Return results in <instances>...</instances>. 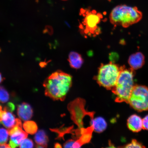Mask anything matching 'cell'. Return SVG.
Returning <instances> with one entry per match:
<instances>
[{
  "label": "cell",
  "instance_id": "2",
  "mask_svg": "<svg viewBox=\"0 0 148 148\" xmlns=\"http://www.w3.org/2000/svg\"><path fill=\"white\" fill-rule=\"evenodd\" d=\"M132 68L121 66L119 77L115 86L112 89L116 96L115 101L118 103H128L134 88V71Z\"/></svg>",
  "mask_w": 148,
  "mask_h": 148
},
{
  "label": "cell",
  "instance_id": "13",
  "mask_svg": "<svg viewBox=\"0 0 148 148\" xmlns=\"http://www.w3.org/2000/svg\"><path fill=\"white\" fill-rule=\"evenodd\" d=\"M35 142L38 144L37 148L47 147L49 138L45 131L43 130H39L34 136Z\"/></svg>",
  "mask_w": 148,
  "mask_h": 148
},
{
  "label": "cell",
  "instance_id": "12",
  "mask_svg": "<svg viewBox=\"0 0 148 148\" xmlns=\"http://www.w3.org/2000/svg\"><path fill=\"white\" fill-rule=\"evenodd\" d=\"M68 61L71 67L75 69L80 68L84 62L81 55L75 51H72L70 53Z\"/></svg>",
  "mask_w": 148,
  "mask_h": 148
},
{
  "label": "cell",
  "instance_id": "1",
  "mask_svg": "<svg viewBox=\"0 0 148 148\" xmlns=\"http://www.w3.org/2000/svg\"><path fill=\"white\" fill-rule=\"evenodd\" d=\"M72 77L69 74L58 70L44 81L45 95L54 100L63 101L71 88Z\"/></svg>",
  "mask_w": 148,
  "mask_h": 148
},
{
  "label": "cell",
  "instance_id": "20",
  "mask_svg": "<svg viewBox=\"0 0 148 148\" xmlns=\"http://www.w3.org/2000/svg\"><path fill=\"white\" fill-rule=\"evenodd\" d=\"M109 58H110L111 62L115 63L118 60L119 57H118V55L117 53L112 52L110 53Z\"/></svg>",
  "mask_w": 148,
  "mask_h": 148
},
{
  "label": "cell",
  "instance_id": "14",
  "mask_svg": "<svg viewBox=\"0 0 148 148\" xmlns=\"http://www.w3.org/2000/svg\"><path fill=\"white\" fill-rule=\"evenodd\" d=\"M91 125L96 132L101 133L103 132L107 127V123L103 118L97 117L92 120Z\"/></svg>",
  "mask_w": 148,
  "mask_h": 148
},
{
  "label": "cell",
  "instance_id": "19",
  "mask_svg": "<svg viewBox=\"0 0 148 148\" xmlns=\"http://www.w3.org/2000/svg\"><path fill=\"white\" fill-rule=\"evenodd\" d=\"M145 147L137 140H133L130 143L125 146V148H143Z\"/></svg>",
  "mask_w": 148,
  "mask_h": 148
},
{
  "label": "cell",
  "instance_id": "17",
  "mask_svg": "<svg viewBox=\"0 0 148 148\" xmlns=\"http://www.w3.org/2000/svg\"><path fill=\"white\" fill-rule=\"evenodd\" d=\"M9 94L3 86H0V101L2 103L7 102L9 100Z\"/></svg>",
  "mask_w": 148,
  "mask_h": 148
},
{
  "label": "cell",
  "instance_id": "22",
  "mask_svg": "<svg viewBox=\"0 0 148 148\" xmlns=\"http://www.w3.org/2000/svg\"><path fill=\"white\" fill-rule=\"evenodd\" d=\"M75 142L73 140H68L64 144V147L65 148L73 147V145Z\"/></svg>",
  "mask_w": 148,
  "mask_h": 148
},
{
  "label": "cell",
  "instance_id": "21",
  "mask_svg": "<svg viewBox=\"0 0 148 148\" xmlns=\"http://www.w3.org/2000/svg\"><path fill=\"white\" fill-rule=\"evenodd\" d=\"M142 119L143 129L148 131V114L145 116Z\"/></svg>",
  "mask_w": 148,
  "mask_h": 148
},
{
  "label": "cell",
  "instance_id": "23",
  "mask_svg": "<svg viewBox=\"0 0 148 148\" xmlns=\"http://www.w3.org/2000/svg\"><path fill=\"white\" fill-rule=\"evenodd\" d=\"M3 80V79L2 77L1 74L0 73V83H1Z\"/></svg>",
  "mask_w": 148,
  "mask_h": 148
},
{
  "label": "cell",
  "instance_id": "7",
  "mask_svg": "<svg viewBox=\"0 0 148 148\" xmlns=\"http://www.w3.org/2000/svg\"><path fill=\"white\" fill-rule=\"evenodd\" d=\"M8 130L10 136L9 145L11 147H18L21 142L27 138L28 136L27 133L22 129L21 122L18 119H17V123L16 125Z\"/></svg>",
  "mask_w": 148,
  "mask_h": 148
},
{
  "label": "cell",
  "instance_id": "24",
  "mask_svg": "<svg viewBox=\"0 0 148 148\" xmlns=\"http://www.w3.org/2000/svg\"><path fill=\"white\" fill-rule=\"evenodd\" d=\"M62 1H67V0H62Z\"/></svg>",
  "mask_w": 148,
  "mask_h": 148
},
{
  "label": "cell",
  "instance_id": "8",
  "mask_svg": "<svg viewBox=\"0 0 148 148\" xmlns=\"http://www.w3.org/2000/svg\"><path fill=\"white\" fill-rule=\"evenodd\" d=\"M14 110L8 105L3 108L0 105V122L8 130L14 127L17 123V119L11 112Z\"/></svg>",
  "mask_w": 148,
  "mask_h": 148
},
{
  "label": "cell",
  "instance_id": "4",
  "mask_svg": "<svg viewBox=\"0 0 148 148\" xmlns=\"http://www.w3.org/2000/svg\"><path fill=\"white\" fill-rule=\"evenodd\" d=\"M121 67L111 62L108 64H101L96 77L98 84L107 90H112L117 82Z\"/></svg>",
  "mask_w": 148,
  "mask_h": 148
},
{
  "label": "cell",
  "instance_id": "3",
  "mask_svg": "<svg viewBox=\"0 0 148 148\" xmlns=\"http://www.w3.org/2000/svg\"><path fill=\"white\" fill-rule=\"evenodd\" d=\"M142 18V13L137 7L125 5H117L113 9L110 17L112 25L125 28L138 23Z\"/></svg>",
  "mask_w": 148,
  "mask_h": 148
},
{
  "label": "cell",
  "instance_id": "18",
  "mask_svg": "<svg viewBox=\"0 0 148 148\" xmlns=\"http://www.w3.org/2000/svg\"><path fill=\"white\" fill-rule=\"evenodd\" d=\"M34 146L32 140L26 138L21 142L20 145V148H33Z\"/></svg>",
  "mask_w": 148,
  "mask_h": 148
},
{
  "label": "cell",
  "instance_id": "16",
  "mask_svg": "<svg viewBox=\"0 0 148 148\" xmlns=\"http://www.w3.org/2000/svg\"><path fill=\"white\" fill-rule=\"evenodd\" d=\"M9 135L8 130L3 128H0V145L7 143Z\"/></svg>",
  "mask_w": 148,
  "mask_h": 148
},
{
  "label": "cell",
  "instance_id": "10",
  "mask_svg": "<svg viewBox=\"0 0 148 148\" xmlns=\"http://www.w3.org/2000/svg\"><path fill=\"white\" fill-rule=\"evenodd\" d=\"M127 126L129 129L132 132H140L143 129V119L137 114H133L127 119Z\"/></svg>",
  "mask_w": 148,
  "mask_h": 148
},
{
  "label": "cell",
  "instance_id": "5",
  "mask_svg": "<svg viewBox=\"0 0 148 148\" xmlns=\"http://www.w3.org/2000/svg\"><path fill=\"white\" fill-rule=\"evenodd\" d=\"M81 14L83 16L82 24L79 27L82 32L86 36H95L100 33L98 25L103 18L101 14L94 10L82 9Z\"/></svg>",
  "mask_w": 148,
  "mask_h": 148
},
{
  "label": "cell",
  "instance_id": "11",
  "mask_svg": "<svg viewBox=\"0 0 148 148\" xmlns=\"http://www.w3.org/2000/svg\"><path fill=\"white\" fill-rule=\"evenodd\" d=\"M33 111L32 107L28 103H23L18 106L17 114L20 119L23 121L30 119L33 116Z\"/></svg>",
  "mask_w": 148,
  "mask_h": 148
},
{
  "label": "cell",
  "instance_id": "6",
  "mask_svg": "<svg viewBox=\"0 0 148 148\" xmlns=\"http://www.w3.org/2000/svg\"><path fill=\"white\" fill-rule=\"evenodd\" d=\"M128 103L138 112L148 110V88L142 85H135Z\"/></svg>",
  "mask_w": 148,
  "mask_h": 148
},
{
  "label": "cell",
  "instance_id": "15",
  "mask_svg": "<svg viewBox=\"0 0 148 148\" xmlns=\"http://www.w3.org/2000/svg\"><path fill=\"white\" fill-rule=\"evenodd\" d=\"M23 127L25 132L31 135L36 134L38 129L36 123L31 121H25L23 124Z\"/></svg>",
  "mask_w": 148,
  "mask_h": 148
},
{
  "label": "cell",
  "instance_id": "9",
  "mask_svg": "<svg viewBox=\"0 0 148 148\" xmlns=\"http://www.w3.org/2000/svg\"><path fill=\"white\" fill-rule=\"evenodd\" d=\"M145 62V57L141 53L136 52L129 57L128 63L131 68L134 70L142 68Z\"/></svg>",
  "mask_w": 148,
  "mask_h": 148
}]
</instances>
